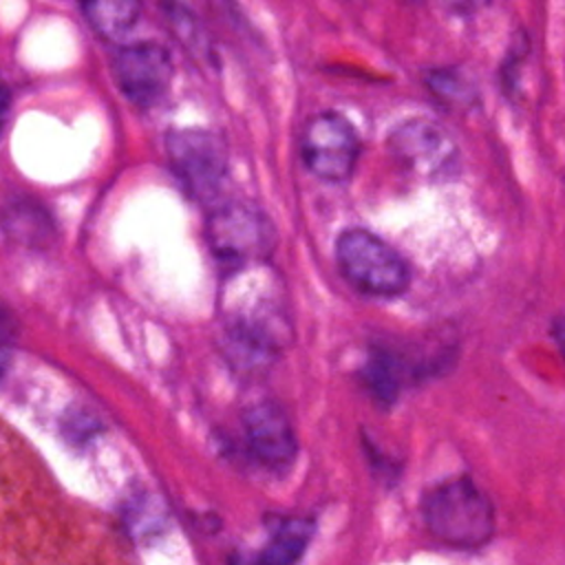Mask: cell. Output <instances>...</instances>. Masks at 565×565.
Masks as SVG:
<instances>
[{
	"label": "cell",
	"instance_id": "cell-11",
	"mask_svg": "<svg viewBox=\"0 0 565 565\" xmlns=\"http://www.w3.org/2000/svg\"><path fill=\"white\" fill-rule=\"evenodd\" d=\"M88 26L104 40L126 44L141 18V7L132 0H95L82 4Z\"/></svg>",
	"mask_w": 565,
	"mask_h": 565
},
{
	"label": "cell",
	"instance_id": "cell-12",
	"mask_svg": "<svg viewBox=\"0 0 565 565\" xmlns=\"http://www.w3.org/2000/svg\"><path fill=\"white\" fill-rule=\"evenodd\" d=\"M364 375L369 380V386L382 397V399H393L395 391H397V377L393 373L391 360L386 358H375L366 369Z\"/></svg>",
	"mask_w": 565,
	"mask_h": 565
},
{
	"label": "cell",
	"instance_id": "cell-2",
	"mask_svg": "<svg viewBox=\"0 0 565 565\" xmlns=\"http://www.w3.org/2000/svg\"><path fill=\"white\" fill-rule=\"evenodd\" d=\"M428 532L450 547L475 550L494 534V508L468 477H452L430 488L422 499Z\"/></svg>",
	"mask_w": 565,
	"mask_h": 565
},
{
	"label": "cell",
	"instance_id": "cell-10",
	"mask_svg": "<svg viewBox=\"0 0 565 565\" xmlns=\"http://www.w3.org/2000/svg\"><path fill=\"white\" fill-rule=\"evenodd\" d=\"M313 534V523L309 519H282L265 547L234 565H296L302 556L309 539Z\"/></svg>",
	"mask_w": 565,
	"mask_h": 565
},
{
	"label": "cell",
	"instance_id": "cell-4",
	"mask_svg": "<svg viewBox=\"0 0 565 565\" xmlns=\"http://www.w3.org/2000/svg\"><path fill=\"white\" fill-rule=\"evenodd\" d=\"M335 263L347 282L366 296L395 298L411 285L406 258L364 227H349L338 234Z\"/></svg>",
	"mask_w": 565,
	"mask_h": 565
},
{
	"label": "cell",
	"instance_id": "cell-13",
	"mask_svg": "<svg viewBox=\"0 0 565 565\" xmlns=\"http://www.w3.org/2000/svg\"><path fill=\"white\" fill-rule=\"evenodd\" d=\"M428 84L430 88L444 97V99H450V102H463L466 95H468V86L461 82L459 75L455 73H448V71H437L428 77Z\"/></svg>",
	"mask_w": 565,
	"mask_h": 565
},
{
	"label": "cell",
	"instance_id": "cell-1",
	"mask_svg": "<svg viewBox=\"0 0 565 565\" xmlns=\"http://www.w3.org/2000/svg\"><path fill=\"white\" fill-rule=\"evenodd\" d=\"M221 302L225 307L230 353H234V360H247V366L276 355L291 335L278 278L267 265L232 271Z\"/></svg>",
	"mask_w": 565,
	"mask_h": 565
},
{
	"label": "cell",
	"instance_id": "cell-8",
	"mask_svg": "<svg viewBox=\"0 0 565 565\" xmlns=\"http://www.w3.org/2000/svg\"><path fill=\"white\" fill-rule=\"evenodd\" d=\"M170 53L150 40L126 42L113 55V75L119 90L139 108L157 104L172 82Z\"/></svg>",
	"mask_w": 565,
	"mask_h": 565
},
{
	"label": "cell",
	"instance_id": "cell-7",
	"mask_svg": "<svg viewBox=\"0 0 565 565\" xmlns=\"http://www.w3.org/2000/svg\"><path fill=\"white\" fill-rule=\"evenodd\" d=\"M300 157L305 168L329 183L351 179L360 159V137L353 124L333 110L307 119L300 132Z\"/></svg>",
	"mask_w": 565,
	"mask_h": 565
},
{
	"label": "cell",
	"instance_id": "cell-6",
	"mask_svg": "<svg viewBox=\"0 0 565 565\" xmlns=\"http://www.w3.org/2000/svg\"><path fill=\"white\" fill-rule=\"evenodd\" d=\"M168 161L196 201H212L218 196L227 179V148L223 139L207 128H179L166 137Z\"/></svg>",
	"mask_w": 565,
	"mask_h": 565
},
{
	"label": "cell",
	"instance_id": "cell-5",
	"mask_svg": "<svg viewBox=\"0 0 565 565\" xmlns=\"http://www.w3.org/2000/svg\"><path fill=\"white\" fill-rule=\"evenodd\" d=\"M386 146L393 159L422 181H448L459 174V146L435 119L413 117L397 124L388 132Z\"/></svg>",
	"mask_w": 565,
	"mask_h": 565
},
{
	"label": "cell",
	"instance_id": "cell-14",
	"mask_svg": "<svg viewBox=\"0 0 565 565\" xmlns=\"http://www.w3.org/2000/svg\"><path fill=\"white\" fill-rule=\"evenodd\" d=\"M552 338H554V342L558 344V349L565 358V316H561L552 322Z\"/></svg>",
	"mask_w": 565,
	"mask_h": 565
},
{
	"label": "cell",
	"instance_id": "cell-3",
	"mask_svg": "<svg viewBox=\"0 0 565 565\" xmlns=\"http://www.w3.org/2000/svg\"><path fill=\"white\" fill-rule=\"evenodd\" d=\"M205 238L212 256L232 271L267 265L276 247L271 218L247 201H225L205 221Z\"/></svg>",
	"mask_w": 565,
	"mask_h": 565
},
{
	"label": "cell",
	"instance_id": "cell-9",
	"mask_svg": "<svg viewBox=\"0 0 565 565\" xmlns=\"http://www.w3.org/2000/svg\"><path fill=\"white\" fill-rule=\"evenodd\" d=\"M249 452L267 468H287L298 455V439L285 411L274 402H256L243 411Z\"/></svg>",
	"mask_w": 565,
	"mask_h": 565
}]
</instances>
